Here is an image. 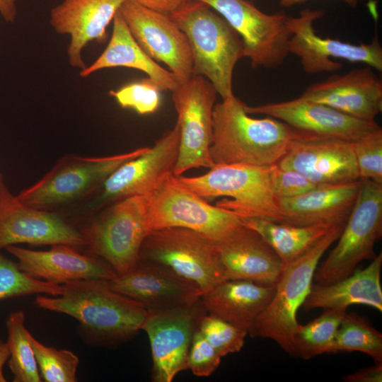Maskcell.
<instances>
[{"instance_id": "1", "label": "cell", "mask_w": 382, "mask_h": 382, "mask_svg": "<svg viewBox=\"0 0 382 382\" xmlns=\"http://www.w3.org/2000/svg\"><path fill=\"white\" fill-rule=\"evenodd\" d=\"M54 297L37 295L35 304L75 318L78 332L88 345L112 347L132 338L149 312L135 301L113 290L109 280L90 279L62 284Z\"/></svg>"}, {"instance_id": "2", "label": "cell", "mask_w": 382, "mask_h": 382, "mask_svg": "<svg viewBox=\"0 0 382 382\" xmlns=\"http://www.w3.org/2000/svg\"><path fill=\"white\" fill-rule=\"evenodd\" d=\"M233 96L214 105L209 154L214 165L270 166L285 155L296 131L267 116L254 118Z\"/></svg>"}, {"instance_id": "3", "label": "cell", "mask_w": 382, "mask_h": 382, "mask_svg": "<svg viewBox=\"0 0 382 382\" xmlns=\"http://www.w3.org/2000/svg\"><path fill=\"white\" fill-rule=\"evenodd\" d=\"M185 34L193 54V76H202L222 100L234 96L233 74L244 57L236 31L216 11L198 0H187L170 14Z\"/></svg>"}, {"instance_id": "4", "label": "cell", "mask_w": 382, "mask_h": 382, "mask_svg": "<svg viewBox=\"0 0 382 382\" xmlns=\"http://www.w3.org/2000/svg\"><path fill=\"white\" fill-rule=\"evenodd\" d=\"M345 224L333 226L308 251L283 266L274 293L250 335L252 337L272 340L294 357V336L299 325L297 312L311 291L320 258L337 241Z\"/></svg>"}, {"instance_id": "5", "label": "cell", "mask_w": 382, "mask_h": 382, "mask_svg": "<svg viewBox=\"0 0 382 382\" xmlns=\"http://www.w3.org/2000/svg\"><path fill=\"white\" fill-rule=\"evenodd\" d=\"M149 197L131 196L100 209L79 226L89 254L107 262L117 275L136 266L149 233Z\"/></svg>"}, {"instance_id": "6", "label": "cell", "mask_w": 382, "mask_h": 382, "mask_svg": "<svg viewBox=\"0 0 382 382\" xmlns=\"http://www.w3.org/2000/svg\"><path fill=\"white\" fill-rule=\"evenodd\" d=\"M179 144L180 129L176 123L145 153L118 167L78 209L65 216L77 226L103 207L122 199L136 195L150 197L168 175L173 174Z\"/></svg>"}, {"instance_id": "7", "label": "cell", "mask_w": 382, "mask_h": 382, "mask_svg": "<svg viewBox=\"0 0 382 382\" xmlns=\"http://www.w3.org/2000/svg\"><path fill=\"white\" fill-rule=\"evenodd\" d=\"M272 166L216 164L202 175L178 178L202 198H231L223 199L216 206L240 219L264 218L279 222V207L271 184Z\"/></svg>"}, {"instance_id": "8", "label": "cell", "mask_w": 382, "mask_h": 382, "mask_svg": "<svg viewBox=\"0 0 382 382\" xmlns=\"http://www.w3.org/2000/svg\"><path fill=\"white\" fill-rule=\"evenodd\" d=\"M148 148L141 147L103 157L66 155L40 180L16 197L30 207L53 212L71 204L83 202L93 195L118 167L141 156Z\"/></svg>"}, {"instance_id": "9", "label": "cell", "mask_w": 382, "mask_h": 382, "mask_svg": "<svg viewBox=\"0 0 382 382\" xmlns=\"http://www.w3.org/2000/svg\"><path fill=\"white\" fill-rule=\"evenodd\" d=\"M139 260L166 268L194 285L201 295L226 280L216 242L187 228L173 227L151 231L143 242Z\"/></svg>"}, {"instance_id": "10", "label": "cell", "mask_w": 382, "mask_h": 382, "mask_svg": "<svg viewBox=\"0 0 382 382\" xmlns=\"http://www.w3.org/2000/svg\"><path fill=\"white\" fill-rule=\"evenodd\" d=\"M382 236V184L362 179L354 207L327 258L317 267L313 279L329 284L352 274L364 260L376 255L374 245Z\"/></svg>"}, {"instance_id": "11", "label": "cell", "mask_w": 382, "mask_h": 382, "mask_svg": "<svg viewBox=\"0 0 382 382\" xmlns=\"http://www.w3.org/2000/svg\"><path fill=\"white\" fill-rule=\"evenodd\" d=\"M147 226L149 233L166 228H184L219 242L243 224L228 211L209 204L171 174L149 197Z\"/></svg>"}, {"instance_id": "12", "label": "cell", "mask_w": 382, "mask_h": 382, "mask_svg": "<svg viewBox=\"0 0 382 382\" xmlns=\"http://www.w3.org/2000/svg\"><path fill=\"white\" fill-rule=\"evenodd\" d=\"M180 129L179 151L173 175L214 166L209 148L212 141V112L217 91L202 76H192L172 91Z\"/></svg>"}, {"instance_id": "13", "label": "cell", "mask_w": 382, "mask_h": 382, "mask_svg": "<svg viewBox=\"0 0 382 382\" xmlns=\"http://www.w3.org/2000/svg\"><path fill=\"white\" fill-rule=\"evenodd\" d=\"M222 16L240 36L253 68L274 69L288 52L291 33L284 12L266 13L249 0H198Z\"/></svg>"}, {"instance_id": "14", "label": "cell", "mask_w": 382, "mask_h": 382, "mask_svg": "<svg viewBox=\"0 0 382 382\" xmlns=\"http://www.w3.org/2000/svg\"><path fill=\"white\" fill-rule=\"evenodd\" d=\"M324 10L306 8L299 16L289 17L287 25L291 35L288 52L299 58L303 71L308 74L335 72L342 66L334 59L363 63L382 71V47L376 34L369 43L359 45L316 33L314 22L324 16Z\"/></svg>"}, {"instance_id": "15", "label": "cell", "mask_w": 382, "mask_h": 382, "mask_svg": "<svg viewBox=\"0 0 382 382\" xmlns=\"http://www.w3.org/2000/svg\"><path fill=\"white\" fill-rule=\"evenodd\" d=\"M18 243L86 246L77 226L57 212L37 209L20 201L0 173V250Z\"/></svg>"}, {"instance_id": "16", "label": "cell", "mask_w": 382, "mask_h": 382, "mask_svg": "<svg viewBox=\"0 0 382 382\" xmlns=\"http://www.w3.org/2000/svg\"><path fill=\"white\" fill-rule=\"evenodd\" d=\"M132 36L156 62H163L179 83L193 76V54L185 34L170 14L125 0L119 9Z\"/></svg>"}, {"instance_id": "17", "label": "cell", "mask_w": 382, "mask_h": 382, "mask_svg": "<svg viewBox=\"0 0 382 382\" xmlns=\"http://www.w3.org/2000/svg\"><path fill=\"white\" fill-rule=\"evenodd\" d=\"M202 308L199 299L192 306L149 312L141 330L150 342L153 381L171 382L187 369L189 349Z\"/></svg>"}, {"instance_id": "18", "label": "cell", "mask_w": 382, "mask_h": 382, "mask_svg": "<svg viewBox=\"0 0 382 382\" xmlns=\"http://www.w3.org/2000/svg\"><path fill=\"white\" fill-rule=\"evenodd\" d=\"M245 112L277 119L296 132L313 137L335 138L354 142L381 127L344 114L322 103L302 97L257 106L244 103Z\"/></svg>"}, {"instance_id": "19", "label": "cell", "mask_w": 382, "mask_h": 382, "mask_svg": "<svg viewBox=\"0 0 382 382\" xmlns=\"http://www.w3.org/2000/svg\"><path fill=\"white\" fill-rule=\"evenodd\" d=\"M277 165L297 170L321 186L352 183L359 178L353 142L296 132Z\"/></svg>"}, {"instance_id": "20", "label": "cell", "mask_w": 382, "mask_h": 382, "mask_svg": "<svg viewBox=\"0 0 382 382\" xmlns=\"http://www.w3.org/2000/svg\"><path fill=\"white\" fill-rule=\"evenodd\" d=\"M109 283L113 290L149 312L192 306L201 296L199 291L187 281L163 267L141 260Z\"/></svg>"}, {"instance_id": "21", "label": "cell", "mask_w": 382, "mask_h": 382, "mask_svg": "<svg viewBox=\"0 0 382 382\" xmlns=\"http://www.w3.org/2000/svg\"><path fill=\"white\" fill-rule=\"evenodd\" d=\"M301 97L361 120L376 122L382 111V81L366 66L313 83Z\"/></svg>"}, {"instance_id": "22", "label": "cell", "mask_w": 382, "mask_h": 382, "mask_svg": "<svg viewBox=\"0 0 382 382\" xmlns=\"http://www.w3.org/2000/svg\"><path fill=\"white\" fill-rule=\"evenodd\" d=\"M6 248L18 260L22 271L35 279L57 284L90 279L110 281L117 276L104 260L91 254H82L69 245H52L48 250L15 245Z\"/></svg>"}, {"instance_id": "23", "label": "cell", "mask_w": 382, "mask_h": 382, "mask_svg": "<svg viewBox=\"0 0 382 382\" xmlns=\"http://www.w3.org/2000/svg\"><path fill=\"white\" fill-rule=\"evenodd\" d=\"M125 0H64L52 8L50 23L59 34L67 35L69 64L81 70L86 67L82 57L90 42H103L106 29Z\"/></svg>"}, {"instance_id": "24", "label": "cell", "mask_w": 382, "mask_h": 382, "mask_svg": "<svg viewBox=\"0 0 382 382\" xmlns=\"http://www.w3.org/2000/svg\"><path fill=\"white\" fill-rule=\"evenodd\" d=\"M216 249L225 279L274 285L282 270V263L274 250L258 233L244 224L216 242Z\"/></svg>"}, {"instance_id": "25", "label": "cell", "mask_w": 382, "mask_h": 382, "mask_svg": "<svg viewBox=\"0 0 382 382\" xmlns=\"http://www.w3.org/2000/svg\"><path fill=\"white\" fill-rule=\"evenodd\" d=\"M361 180L321 186L303 195L277 199L279 223L294 226H336L345 224L354 207Z\"/></svg>"}, {"instance_id": "26", "label": "cell", "mask_w": 382, "mask_h": 382, "mask_svg": "<svg viewBox=\"0 0 382 382\" xmlns=\"http://www.w3.org/2000/svg\"><path fill=\"white\" fill-rule=\"evenodd\" d=\"M274 291L275 284L226 279L202 294L200 302L208 313L247 331L250 335Z\"/></svg>"}, {"instance_id": "27", "label": "cell", "mask_w": 382, "mask_h": 382, "mask_svg": "<svg viewBox=\"0 0 382 382\" xmlns=\"http://www.w3.org/2000/svg\"><path fill=\"white\" fill-rule=\"evenodd\" d=\"M382 253L377 255L363 270H355L349 276L329 284H313L303 307L347 309L352 304L371 306L382 311L381 272Z\"/></svg>"}, {"instance_id": "28", "label": "cell", "mask_w": 382, "mask_h": 382, "mask_svg": "<svg viewBox=\"0 0 382 382\" xmlns=\"http://www.w3.org/2000/svg\"><path fill=\"white\" fill-rule=\"evenodd\" d=\"M112 21V33L106 48L93 64L81 70L80 76L87 77L106 68L127 67L145 73L162 90L172 91L175 89L179 84L175 76L161 66L141 49L119 10Z\"/></svg>"}, {"instance_id": "29", "label": "cell", "mask_w": 382, "mask_h": 382, "mask_svg": "<svg viewBox=\"0 0 382 382\" xmlns=\"http://www.w3.org/2000/svg\"><path fill=\"white\" fill-rule=\"evenodd\" d=\"M241 219L245 226L258 233L270 245L283 266L308 251L335 226L328 225L299 226L264 218Z\"/></svg>"}, {"instance_id": "30", "label": "cell", "mask_w": 382, "mask_h": 382, "mask_svg": "<svg viewBox=\"0 0 382 382\" xmlns=\"http://www.w3.org/2000/svg\"><path fill=\"white\" fill-rule=\"evenodd\" d=\"M9 351L8 366L14 382H40L42 378L35 353L30 341V332L25 327L23 311L11 312L6 322Z\"/></svg>"}, {"instance_id": "31", "label": "cell", "mask_w": 382, "mask_h": 382, "mask_svg": "<svg viewBox=\"0 0 382 382\" xmlns=\"http://www.w3.org/2000/svg\"><path fill=\"white\" fill-rule=\"evenodd\" d=\"M347 309L328 308L306 325H298L294 336V357L309 359L330 353Z\"/></svg>"}, {"instance_id": "32", "label": "cell", "mask_w": 382, "mask_h": 382, "mask_svg": "<svg viewBox=\"0 0 382 382\" xmlns=\"http://www.w3.org/2000/svg\"><path fill=\"white\" fill-rule=\"evenodd\" d=\"M360 352L375 363H382V334L368 320L346 313L330 347V352Z\"/></svg>"}, {"instance_id": "33", "label": "cell", "mask_w": 382, "mask_h": 382, "mask_svg": "<svg viewBox=\"0 0 382 382\" xmlns=\"http://www.w3.org/2000/svg\"><path fill=\"white\" fill-rule=\"evenodd\" d=\"M60 284L35 279L22 271L15 262L0 253V301L32 294L59 296Z\"/></svg>"}, {"instance_id": "34", "label": "cell", "mask_w": 382, "mask_h": 382, "mask_svg": "<svg viewBox=\"0 0 382 382\" xmlns=\"http://www.w3.org/2000/svg\"><path fill=\"white\" fill-rule=\"evenodd\" d=\"M33 347L41 378L45 382H76L79 357L71 351L46 346L31 333Z\"/></svg>"}, {"instance_id": "35", "label": "cell", "mask_w": 382, "mask_h": 382, "mask_svg": "<svg viewBox=\"0 0 382 382\" xmlns=\"http://www.w3.org/2000/svg\"><path fill=\"white\" fill-rule=\"evenodd\" d=\"M197 328L221 357L240 352L248 335L247 331L209 313L200 317Z\"/></svg>"}, {"instance_id": "36", "label": "cell", "mask_w": 382, "mask_h": 382, "mask_svg": "<svg viewBox=\"0 0 382 382\" xmlns=\"http://www.w3.org/2000/svg\"><path fill=\"white\" fill-rule=\"evenodd\" d=\"M161 87L151 79L146 78L129 83L109 94L124 108H131L141 115L154 112L161 103Z\"/></svg>"}, {"instance_id": "37", "label": "cell", "mask_w": 382, "mask_h": 382, "mask_svg": "<svg viewBox=\"0 0 382 382\" xmlns=\"http://www.w3.org/2000/svg\"><path fill=\"white\" fill-rule=\"evenodd\" d=\"M359 178L382 184V129L353 142Z\"/></svg>"}, {"instance_id": "38", "label": "cell", "mask_w": 382, "mask_h": 382, "mask_svg": "<svg viewBox=\"0 0 382 382\" xmlns=\"http://www.w3.org/2000/svg\"><path fill=\"white\" fill-rule=\"evenodd\" d=\"M221 360V357L196 328L189 349L187 369L197 376L208 377L217 369Z\"/></svg>"}, {"instance_id": "39", "label": "cell", "mask_w": 382, "mask_h": 382, "mask_svg": "<svg viewBox=\"0 0 382 382\" xmlns=\"http://www.w3.org/2000/svg\"><path fill=\"white\" fill-rule=\"evenodd\" d=\"M273 194L279 198H290L306 193L321 187L301 173L273 165L271 173Z\"/></svg>"}, {"instance_id": "40", "label": "cell", "mask_w": 382, "mask_h": 382, "mask_svg": "<svg viewBox=\"0 0 382 382\" xmlns=\"http://www.w3.org/2000/svg\"><path fill=\"white\" fill-rule=\"evenodd\" d=\"M343 381L345 382H381L382 363H375L372 366L347 374L343 377Z\"/></svg>"}, {"instance_id": "41", "label": "cell", "mask_w": 382, "mask_h": 382, "mask_svg": "<svg viewBox=\"0 0 382 382\" xmlns=\"http://www.w3.org/2000/svg\"><path fill=\"white\" fill-rule=\"evenodd\" d=\"M144 7L170 14L178 9L187 0H130Z\"/></svg>"}, {"instance_id": "42", "label": "cell", "mask_w": 382, "mask_h": 382, "mask_svg": "<svg viewBox=\"0 0 382 382\" xmlns=\"http://www.w3.org/2000/svg\"><path fill=\"white\" fill-rule=\"evenodd\" d=\"M0 14L5 21L13 22L17 15L16 0H0Z\"/></svg>"}, {"instance_id": "43", "label": "cell", "mask_w": 382, "mask_h": 382, "mask_svg": "<svg viewBox=\"0 0 382 382\" xmlns=\"http://www.w3.org/2000/svg\"><path fill=\"white\" fill-rule=\"evenodd\" d=\"M9 357V351L7 343L0 339V382H6L3 369L5 363Z\"/></svg>"}, {"instance_id": "44", "label": "cell", "mask_w": 382, "mask_h": 382, "mask_svg": "<svg viewBox=\"0 0 382 382\" xmlns=\"http://www.w3.org/2000/svg\"><path fill=\"white\" fill-rule=\"evenodd\" d=\"M307 0H279L281 6L287 8L291 7L296 4H302ZM346 3L352 8H356L359 4L363 0H337Z\"/></svg>"}, {"instance_id": "45", "label": "cell", "mask_w": 382, "mask_h": 382, "mask_svg": "<svg viewBox=\"0 0 382 382\" xmlns=\"http://www.w3.org/2000/svg\"><path fill=\"white\" fill-rule=\"evenodd\" d=\"M249 1H252V0H249Z\"/></svg>"}]
</instances>
